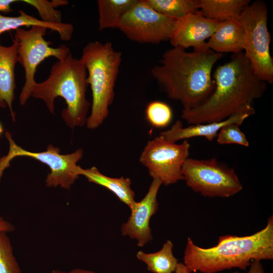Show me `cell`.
I'll use <instances>...</instances> for the list:
<instances>
[{
	"mask_svg": "<svg viewBox=\"0 0 273 273\" xmlns=\"http://www.w3.org/2000/svg\"><path fill=\"white\" fill-rule=\"evenodd\" d=\"M214 90L202 105L183 109L181 117L189 124L219 122L253 108L267 83L254 72L243 52L233 54L229 61L218 66L213 74Z\"/></svg>",
	"mask_w": 273,
	"mask_h": 273,
	"instance_id": "obj_1",
	"label": "cell"
},
{
	"mask_svg": "<svg viewBox=\"0 0 273 273\" xmlns=\"http://www.w3.org/2000/svg\"><path fill=\"white\" fill-rule=\"evenodd\" d=\"M223 56L209 49L188 52L172 47L164 53L151 72L168 98L178 101L183 109H193L212 94L213 68Z\"/></svg>",
	"mask_w": 273,
	"mask_h": 273,
	"instance_id": "obj_2",
	"label": "cell"
},
{
	"mask_svg": "<svg viewBox=\"0 0 273 273\" xmlns=\"http://www.w3.org/2000/svg\"><path fill=\"white\" fill-rule=\"evenodd\" d=\"M273 259V216L265 227L249 236L227 235L219 237L217 244L204 248L188 238L183 263L192 272L215 273L238 268L245 270L253 260Z\"/></svg>",
	"mask_w": 273,
	"mask_h": 273,
	"instance_id": "obj_3",
	"label": "cell"
},
{
	"mask_svg": "<svg viewBox=\"0 0 273 273\" xmlns=\"http://www.w3.org/2000/svg\"><path fill=\"white\" fill-rule=\"evenodd\" d=\"M87 76L82 59L73 57L70 53L65 59L52 65L45 80L35 83L31 96L42 100L52 114L55 99L62 98L66 104L62 112L66 124L71 129L82 126L86 124L90 106L86 98Z\"/></svg>",
	"mask_w": 273,
	"mask_h": 273,
	"instance_id": "obj_4",
	"label": "cell"
},
{
	"mask_svg": "<svg viewBox=\"0 0 273 273\" xmlns=\"http://www.w3.org/2000/svg\"><path fill=\"white\" fill-rule=\"evenodd\" d=\"M81 59L87 71V81L93 97L91 113L86 124L88 128L94 129L108 115L109 107L114 100L122 55L111 42L94 41L83 48Z\"/></svg>",
	"mask_w": 273,
	"mask_h": 273,
	"instance_id": "obj_5",
	"label": "cell"
},
{
	"mask_svg": "<svg viewBox=\"0 0 273 273\" xmlns=\"http://www.w3.org/2000/svg\"><path fill=\"white\" fill-rule=\"evenodd\" d=\"M267 8L262 1L250 2L242 12L239 22L243 29L244 53L255 74L266 83H273L271 37L267 27Z\"/></svg>",
	"mask_w": 273,
	"mask_h": 273,
	"instance_id": "obj_6",
	"label": "cell"
},
{
	"mask_svg": "<svg viewBox=\"0 0 273 273\" xmlns=\"http://www.w3.org/2000/svg\"><path fill=\"white\" fill-rule=\"evenodd\" d=\"M182 173L187 186L204 197L228 198L243 189L235 170L214 158L189 157L183 166Z\"/></svg>",
	"mask_w": 273,
	"mask_h": 273,
	"instance_id": "obj_7",
	"label": "cell"
},
{
	"mask_svg": "<svg viewBox=\"0 0 273 273\" xmlns=\"http://www.w3.org/2000/svg\"><path fill=\"white\" fill-rule=\"evenodd\" d=\"M47 28L33 26L28 30L19 28L15 30L14 39L17 43V61L23 67L25 83L19 97L21 105H24L31 96L34 85L35 74L38 66L46 59L53 57L63 60L70 53L65 45L57 48L50 46L51 42L44 39Z\"/></svg>",
	"mask_w": 273,
	"mask_h": 273,
	"instance_id": "obj_8",
	"label": "cell"
},
{
	"mask_svg": "<svg viewBox=\"0 0 273 273\" xmlns=\"http://www.w3.org/2000/svg\"><path fill=\"white\" fill-rule=\"evenodd\" d=\"M190 147L187 140L176 144L160 135L148 141L139 161L153 179H159L166 186L173 185L184 179L182 168L189 158Z\"/></svg>",
	"mask_w": 273,
	"mask_h": 273,
	"instance_id": "obj_9",
	"label": "cell"
},
{
	"mask_svg": "<svg viewBox=\"0 0 273 273\" xmlns=\"http://www.w3.org/2000/svg\"><path fill=\"white\" fill-rule=\"evenodd\" d=\"M176 20L164 16L138 0L122 17L118 28L132 41L157 44L169 40Z\"/></svg>",
	"mask_w": 273,
	"mask_h": 273,
	"instance_id": "obj_10",
	"label": "cell"
},
{
	"mask_svg": "<svg viewBox=\"0 0 273 273\" xmlns=\"http://www.w3.org/2000/svg\"><path fill=\"white\" fill-rule=\"evenodd\" d=\"M9 144V153L5 157L10 161L16 157H28L36 159L47 165L50 172L46 179V186L61 188L69 190L75 180L79 177L80 167L77 162L83 156V150L78 149L73 153L61 154L59 148L49 145L47 150L40 152H33L26 150L18 146L12 138L11 134L5 133Z\"/></svg>",
	"mask_w": 273,
	"mask_h": 273,
	"instance_id": "obj_11",
	"label": "cell"
},
{
	"mask_svg": "<svg viewBox=\"0 0 273 273\" xmlns=\"http://www.w3.org/2000/svg\"><path fill=\"white\" fill-rule=\"evenodd\" d=\"M162 185L159 179H153L145 196L135 202L130 209L131 215L127 221L121 225L122 235L137 240L139 247H144L153 240L150 220L158 209L157 196Z\"/></svg>",
	"mask_w": 273,
	"mask_h": 273,
	"instance_id": "obj_12",
	"label": "cell"
},
{
	"mask_svg": "<svg viewBox=\"0 0 273 273\" xmlns=\"http://www.w3.org/2000/svg\"><path fill=\"white\" fill-rule=\"evenodd\" d=\"M220 22L204 16L199 10L176 20L169 39L172 47L185 49L192 47L194 51L208 49L209 39Z\"/></svg>",
	"mask_w": 273,
	"mask_h": 273,
	"instance_id": "obj_13",
	"label": "cell"
},
{
	"mask_svg": "<svg viewBox=\"0 0 273 273\" xmlns=\"http://www.w3.org/2000/svg\"><path fill=\"white\" fill-rule=\"evenodd\" d=\"M255 113V109L253 107L239 112L221 121L192 124L188 127H183L181 121L178 120L170 129L160 132V135L172 143L197 136H203L208 141H212L224 125L233 123L241 125L246 119Z\"/></svg>",
	"mask_w": 273,
	"mask_h": 273,
	"instance_id": "obj_14",
	"label": "cell"
},
{
	"mask_svg": "<svg viewBox=\"0 0 273 273\" xmlns=\"http://www.w3.org/2000/svg\"><path fill=\"white\" fill-rule=\"evenodd\" d=\"M8 47L0 45V108L8 107L13 121L16 114L12 108L15 99V66L17 61V43Z\"/></svg>",
	"mask_w": 273,
	"mask_h": 273,
	"instance_id": "obj_15",
	"label": "cell"
},
{
	"mask_svg": "<svg viewBox=\"0 0 273 273\" xmlns=\"http://www.w3.org/2000/svg\"><path fill=\"white\" fill-rule=\"evenodd\" d=\"M206 43L208 49L217 53L233 54L244 51V35L239 21L220 22Z\"/></svg>",
	"mask_w": 273,
	"mask_h": 273,
	"instance_id": "obj_16",
	"label": "cell"
},
{
	"mask_svg": "<svg viewBox=\"0 0 273 273\" xmlns=\"http://www.w3.org/2000/svg\"><path fill=\"white\" fill-rule=\"evenodd\" d=\"M79 175L84 176L89 182L101 186L112 192L120 201L131 209L135 204L134 192L131 188V181L123 176L113 178L106 176L95 166L83 169L80 167Z\"/></svg>",
	"mask_w": 273,
	"mask_h": 273,
	"instance_id": "obj_17",
	"label": "cell"
},
{
	"mask_svg": "<svg viewBox=\"0 0 273 273\" xmlns=\"http://www.w3.org/2000/svg\"><path fill=\"white\" fill-rule=\"evenodd\" d=\"M19 15L15 17L5 16L0 14V35L3 33L21 28L22 26H39L56 31L61 40L68 41L74 32L73 26L69 23L50 24L36 17L26 14L24 11H18Z\"/></svg>",
	"mask_w": 273,
	"mask_h": 273,
	"instance_id": "obj_18",
	"label": "cell"
},
{
	"mask_svg": "<svg viewBox=\"0 0 273 273\" xmlns=\"http://www.w3.org/2000/svg\"><path fill=\"white\" fill-rule=\"evenodd\" d=\"M249 0H199V10L206 17L222 22L238 20Z\"/></svg>",
	"mask_w": 273,
	"mask_h": 273,
	"instance_id": "obj_19",
	"label": "cell"
},
{
	"mask_svg": "<svg viewBox=\"0 0 273 273\" xmlns=\"http://www.w3.org/2000/svg\"><path fill=\"white\" fill-rule=\"evenodd\" d=\"M173 247L172 242L168 240L159 251L149 253L139 251L136 256L147 265L148 270L151 272L172 273L178 263V260L173 254Z\"/></svg>",
	"mask_w": 273,
	"mask_h": 273,
	"instance_id": "obj_20",
	"label": "cell"
},
{
	"mask_svg": "<svg viewBox=\"0 0 273 273\" xmlns=\"http://www.w3.org/2000/svg\"><path fill=\"white\" fill-rule=\"evenodd\" d=\"M138 0H98V25L100 30L118 28L121 19Z\"/></svg>",
	"mask_w": 273,
	"mask_h": 273,
	"instance_id": "obj_21",
	"label": "cell"
},
{
	"mask_svg": "<svg viewBox=\"0 0 273 273\" xmlns=\"http://www.w3.org/2000/svg\"><path fill=\"white\" fill-rule=\"evenodd\" d=\"M144 1L157 12L176 20L199 11V0Z\"/></svg>",
	"mask_w": 273,
	"mask_h": 273,
	"instance_id": "obj_22",
	"label": "cell"
},
{
	"mask_svg": "<svg viewBox=\"0 0 273 273\" xmlns=\"http://www.w3.org/2000/svg\"><path fill=\"white\" fill-rule=\"evenodd\" d=\"M19 2L25 3L35 8L41 21L55 24L63 23L61 12L55 8L69 4L67 0H53L51 2L47 0H21Z\"/></svg>",
	"mask_w": 273,
	"mask_h": 273,
	"instance_id": "obj_23",
	"label": "cell"
},
{
	"mask_svg": "<svg viewBox=\"0 0 273 273\" xmlns=\"http://www.w3.org/2000/svg\"><path fill=\"white\" fill-rule=\"evenodd\" d=\"M145 114L149 123L158 128L167 126L172 119V111L170 106L158 101L149 103L146 107Z\"/></svg>",
	"mask_w": 273,
	"mask_h": 273,
	"instance_id": "obj_24",
	"label": "cell"
},
{
	"mask_svg": "<svg viewBox=\"0 0 273 273\" xmlns=\"http://www.w3.org/2000/svg\"><path fill=\"white\" fill-rule=\"evenodd\" d=\"M0 273H22L7 233L0 232Z\"/></svg>",
	"mask_w": 273,
	"mask_h": 273,
	"instance_id": "obj_25",
	"label": "cell"
},
{
	"mask_svg": "<svg viewBox=\"0 0 273 273\" xmlns=\"http://www.w3.org/2000/svg\"><path fill=\"white\" fill-rule=\"evenodd\" d=\"M240 126L235 123L224 125L218 133L217 142L220 145L237 144L248 147L249 143Z\"/></svg>",
	"mask_w": 273,
	"mask_h": 273,
	"instance_id": "obj_26",
	"label": "cell"
},
{
	"mask_svg": "<svg viewBox=\"0 0 273 273\" xmlns=\"http://www.w3.org/2000/svg\"><path fill=\"white\" fill-rule=\"evenodd\" d=\"M248 273H265L260 261L253 260L250 266Z\"/></svg>",
	"mask_w": 273,
	"mask_h": 273,
	"instance_id": "obj_27",
	"label": "cell"
},
{
	"mask_svg": "<svg viewBox=\"0 0 273 273\" xmlns=\"http://www.w3.org/2000/svg\"><path fill=\"white\" fill-rule=\"evenodd\" d=\"M18 2L17 0H0V12L8 13L13 11L11 8L12 4Z\"/></svg>",
	"mask_w": 273,
	"mask_h": 273,
	"instance_id": "obj_28",
	"label": "cell"
},
{
	"mask_svg": "<svg viewBox=\"0 0 273 273\" xmlns=\"http://www.w3.org/2000/svg\"><path fill=\"white\" fill-rule=\"evenodd\" d=\"M14 226L0 216V232L9 233L14 231Z\"/></svg>",
	"mask_w": 273,
	"mask_h": 273,
	"instance_id": "obj_29",
	"label": "cell"
},
{
	"mask_svg": "<svg viewBox=\"0 0 273 273\" xmlns=\"http://www.w3.org/2000/svg\"><path fill=\"white\" fill-rule=\"evenodd\" d=\"M52 273H95L94 271L80 268H76L69 271H64L60 270H53Z\"/></svg>",
	"mask_w": 273,
	"mask_h": 273,
	"instance_id": "obj_30",
	"label": "cell"
},
{
	"mask_svg": "<svg viewBox=\"0 0 273 273\" xmlns=\"http://www.w3.org/2000/svg\"><path fill=\"white\" fill-rule=\"evenodd\" d=\"M175 273H191L183 263H179L174 271ZM233 273H239L238 271H234Z\"/></svg>",
	"mask_w": 273,
	"mask_h": 273,
	"instance_id": "obj_31",
	"label": "cell"
},
{
	"mask_svg": "<svg viewBox=\"0 0 273 273\" xmlns=\"http://www.w3.org/2000/svg\"><path fill=\"white\" fill-rule=\"evenodd\" d=\"M3 128L1 123H0V135L3 133Z\"/></svg>",
	"mask_w": 273,
	"mask_h": 273,
	"instance_id": "obj_32",
	"label": "cell"
}]
</instances>
